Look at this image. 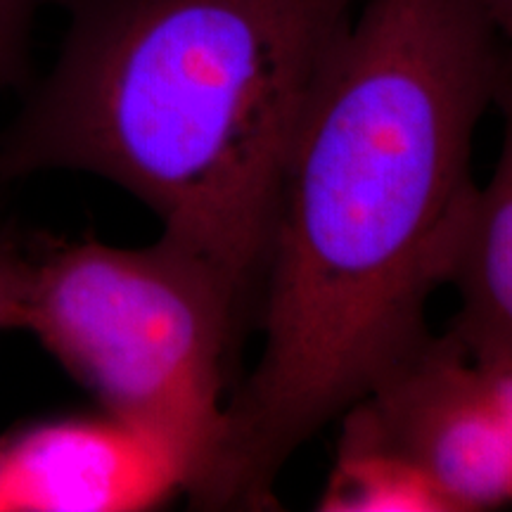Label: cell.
<instances>
[{
  "instance_id": "3",
  "label": "cell",
  "mask_w": 512,
  "mask_h": 512,
  "mask_svg": "<svg viewBox=\"0 0 512 512\" xmlns=\"http://www.w3.org/2000/svg\"><path fill=\"white\" fill-rule=\"evenodd\" d=\"M24 330L46 344L107 418L178 465L183 494L219 453L230 366L252 316L223 275L176 242L29 247Z\"/></svg>"
},
{
  "instance_id": "4",
  "label": "cell",
  "mask_w": 512,
  "mask_h": 512,
  "mask_svg": "<svg viewBox=\"0 0 512 512\" xmlns=\"http://www.w3.org/2000/svg\"><path fill=\"white\" fill-rule=\"evenodd\" d=\"M342 437L392 448L418 465L453 512L512 503V444L482 370L448 332L344 411Z\"/></svg>"
},
{
  "instance_id": "8",
  "label": "cell",
  "mask_w": 512,
  "mask_h": 512,
  "mask_svg": "<svg viewBox=\"0 0 512 512\" xmlns=\"http://www.w3.org/2000/svg\"><path fill=\"white\" fill-rule=\"evenodd\" d=\"M29 249L0 238V330L22 328L29 287Z\"/></svg>"
},
{
  "instance_id": "1",
  "label": "cell",
  "mask_w": 512,
  "mask_h": 512,
  "mask_svg": "<svg viewBox=\"0 0 512 512\" xmlns=\"http://www.w3.org/2000/svg\"><path fill=\"white\" fill-rule=\"evenodd\" d=\"M505 76L475 0H361L280 176L254 325L197 510H278L294 453L432 337Z\"/></svg>"
},
{
  "instance_id": "9",
  "label": "cell",
  "mask_w": 512,
  "mask_h": 512,
  "mask_svg": "<svg viewBox=\"0 0 512 512\" xmlns=\"http://www.w3.org/2000/svg\"><path fill=\"white\" fill-rule=\"evenodd\" d=\"M503 48L505 83H512V0H475Z\"/></svg>"
},
{
  "instance_id": "6",
  "label": "cell",
  "mask_w": 512,
  "mask_h": 512,
  "mask_svg": "<svg viewBox=\"0 0 512 512\" xmlns=\"http://www.w3.org/2000/svg\"><path fill=\"white\" fill-rule=\"evenodd\" d=\"M316 510L323 512H453L418 465L392 448L337 439V456Z\"/></svg>"
},
{
  "instance_id": "5",
  "label": "cell",
  "mask_w": 512,
  "mask_h": 512,
  "mask_svg": "<svg viewBox=\"0 0 512 512\" xmlns=\"http://www.w3.org/2000/svg\"><path fill=\"white\" fill-rule=\"evenodd\" d=\"M503 145L489 183L477 185L448 285L460 309L446 332L472 354H512V86L501 83Z\"/></svg>"
},
{
  "instance_id": "7",
  "label": "cell",
  "mask_w": 512,
  "mask_h": 512,
  "mask_svg": "<svg viewBox=\"0 0 512 512\" xmlns=\"http://www.w3.org/2000/svg\"><path fill=\"white\" fill-rule=\"evenodd\" d=\"M38 0H0V91L29 74V31Z\"/></svg>"
},
{
  "instance_id": "2",
  "label": "cell",
  "mask_w": 512,
  "mask_h": 512,
  "mask_svg": "<svg viewBox=\"0 0 512 512\" xmlns=\"http://www.w3.org/2000/svg\"><path fill=\"white\" fill-rule=\"evenodd\" d=\"M69 27L0 178L81 169L162 219L252 325L280 176L361 0H50Z\"/></svg>"
}]
</instances>
